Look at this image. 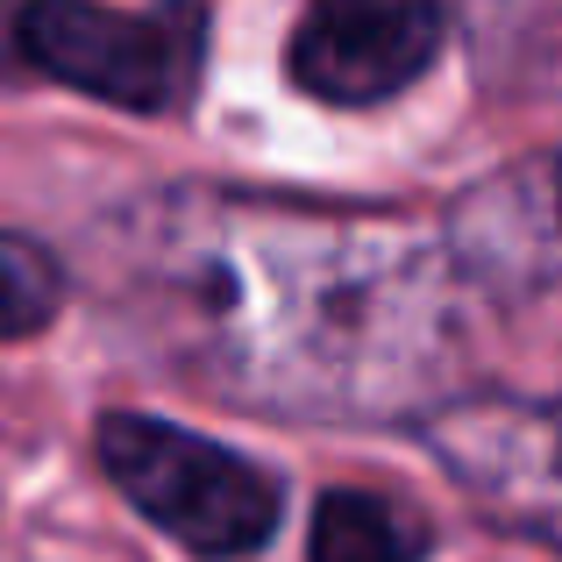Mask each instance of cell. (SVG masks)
I'll use <instances>...</instances> for the list:
<instances>
[{"label":"cell","instance_id":"3","mask_svg":"<svg viewBox=\"0 0 562 562\" xmlns=\"http://www.w3.org/2000/svg\"><path fill=\"white\" fill-rule=\"evenodd\" d=\"M427 449L484 520L562 549V398H456L427 420Z\"/></svg>","mask_w":562,"mask_h":562},{"label":"cell","instance_id":"4","mask_svg":"<svg viewBox=\"0 0 562 562\" xmlns=\"http://www.w3.org/2000/svg\"><path fill=\"white\" fill-rule=\"evenodd\" d=\"M441 50V0H306L285 71L328 108H378L406 93Z\"/></svg>","mask_w":562,"mask_h":562},{"label":"cell","instance_id":"5","mask_svg":"<svg viewBox=\"0 0 562 562\" xmlns=\"http://www.w3.org/2000/svg\"><path fill=\"white\" fill-rule=\"evenodd\" d=\"M427 527L378 492H321L306 562H420Z\"/></svg>","mask_w":562,"mask_h":562},{"label":"cell","instance_id":"1","mask_svg":"<svg viewBox=\"0 0 562 562\" xmlns=\"http://www.w3.org/2000/svg\"><path fill=\"white\" fill-rule=\"evenodd\" d=\"M100 463H108L114 492L186 541L192 555H249L278 535V477L249 456L221 449L206 435H186L150 413H108L100 420Z\"/></svg>","mask_w":562,"mask_h":562},{"label":"cell","instance_id":"7","mask_svg":"<svg viewBox=\"0 0 562 562\" xmlns=\"http://www.w3.org/2000/svg\"><path fill=\"white\" fill-rule=\"evenodd\" d=\"M549 221H555V235H562V171L549 179Z\"/></svg>","mask_w":562,"mask_h":562},{"label":"cell","instance_id":"2","mask_svg":"<svg viewBox=\"0 0 562 562\" xmlns=\"http://www.w3.org/2000/svg\"><path fill=\"white\" fill-rule=\"evenodd\" d=\"M14 43L43 79H65L71 93L128 114H179L200 86L206 14L192 0L150 14H122L100 0H22Z\"/></svg>","mask_w":562,"mask_h":562},{"label":"cell","instance_id":"6","mask_svg":"<svg viewBox=\"0 0 562 562\" xmlns=\"http://www.w3.org/2000/svg\"><path fill=\"white\" fill-rule=\"evenodd\" d=\"M57 300H65V278H57L50 249L29 235H0V342L50 328Z\"/></svg>","mask_w":562,"mask_h":562}]
</instances>
